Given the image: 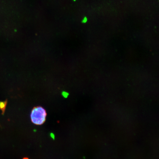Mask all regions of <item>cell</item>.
Here are the masks:
<instances>
[{
    "instance_id": "obj_1",
    "label": "cell",
    "mask_w": 159,
    "mask_h": 159,
    "mask_svg": "<svg viewBox=\"0 0 159 159\" xmlns=\"http://www.w3.org/2000/svg\"><path fill=\"white\" fill-rule=\"evenodd\" d=\"M47 115L46 111L40 106L35 107L31 114V119L33 124L41 125L44 124Z\"/></svg>"
},
{
    "instance_id": "obj_2",
    "label": "cell",
    "mask_w": 159,
    "mask_h": 159,
    "mask_svg": "<svg viewBox=\"0 0 159 159\" xmlns=\"http://www.w3.org/2000/svg\"><path fill=\"white\" fill-rule=\"evenodd\" d=\"M7 101H0V109L2 111L3 114L5 112V109L7 104Z\"/></svg>"
},
{
    "instance_id": "obj_3",
    "label": "cell",
    "mask_w": 159,
    "mask_h": 159,
    "mask_svg": "<svg viewBox=\"0 0 159 159\" xmlns=\"http://www.w3.org/2000/svg\"><path fill=\"white\" fill-rule=\"evenodd\" d=\"M61 94H62V96L65 98H67L69 95V94L68 93L66 92V91H63V92L61 93Z\"/></svg>"
},
{
    "instance_id": "obj_4",
    "label": "cell",
    "mask_w": 159,
    "mask_h": 159,
    "mask_svg": "<svg viewBox=\"0 0 159 159\" xmlns=\"http://www.w3.org/2000/svg\"><path fill=\"white\" fill-rule=\"evenodd\" d=\"M87 21V17H84V19L83 20L82 22L83 23H85Z\"/></svg>"
},
{
    "instance_id": "obj_5",
    "label": "cell",
    "mask_w": 159,
    "mask_h": 159,
    "mask_svg": "<svg viewBox=\"0 0 159 159\" xmlns=\"http://www.w3.org/2000/svg\"><path fill=\"white\" fill-rule=\"evenodd\" d=\"M23 159H29L27 158H23Z\"/></svg>"
}]
</instances>
